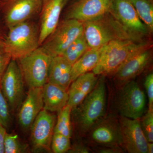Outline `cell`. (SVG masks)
Instances as JSON below:
<instances>
[{
	"instance_id": "obj_1",
	"label": "cell",
	"mask_w": 153,
	"mask_h": 153,
	"mask_svg": "<svg viewBox=\"0 0 153 153\" xmlns=\"http://www.w3.org/2000/svg\"><path fill=\"white\" fill-rule=\"evenodd\" d=\"M83 33L89 48H98L116 40L147 41L127 30L110 13L83 23Z\"/></svg>"
},
{
	"instance_id": "obj_2",
	"label": "cell",
	"mask_w": 153,
	"mask_h": 153,
	"mask_svg": "<svg viewBox=\"0 0 153 153\" xmlns=\"http://www.w3.org/2000/svg\"><path fill=\"white\" fill-rule=\"evenodd\" d=\"M100 76L92 91L71 110L74 122L81 134H85L93 125L105 114V76Z\"/></svg>"
},
{
	"instance_id": "obj_3",
	"label": "cell",
	"mask_w": 153,
	"mask_h": 153,
	"mask_svg": "<svg viewBox=\"0 0 153 153\" xmlns=\"http://www.w3.org/2000/svg\"><path fill=\"white\" fill-rule=\"evenodd\" d=\"M152 44L147 41L114 40L102 47L99 60L92 71L96 75L113 74L130 56L143 47Z\"/></svg>"
},
{
	"instance_id": "obj_4",
	"label": "cell",
	"mask_w": 153,
	"mask_h": 153,
	"mask_svg": "<svg viewBox=\"0 0 153 153\" xmlns=\"http://www.w3.org/2000/svg\"><path fill=\"white\" fill-rule=\"evenodd\" d=\"M8 29L5 50L12 59L19 60L40 47L39 30L33 22L26 21Z\"/></svg>"
},
{
	"instance_id": "obj_5",
	"label": "cell",
	"mask_w": 153,
	"mask_h": 153,
	"mask_svg": "<svg viewBox=\"0 0 153 153\" xmlns=\"http://www.w3.org/2000/svg\"><path fill=\"white\" fill-rule=\"evenodd\" d=\"M52 57L40 46L18 60L23 78L29 88L42 87L48 82Z\"/></svg>"
},
{
	"instance_id": "obj_6",
	"label": "cell",
	"mask_w": 153,
	"mask_h": 153,
	"mask_svg": "<svg viewBox=\"0 0 153 153\" xmlns=\"http://www.w3.org/2000/svg\"><path fill=\"white\" fill-rule=\"evenodd\" d=\"M83 23L72 19H64L41 45L52 57L61 55L70 44L83 33Z\"/></svg>"
},
{
	"instance_id": "obj_7",
	"label": "cell",
	"mask_w": 153,
	"mask_h": 153,
	"mask_svg": "<svg viewBox=\"0 0 153 153\" xmlns=\"http://www.w3.org/2000/svg\"><path fill=\"white\" fill-rule=\"evenodd\" d=\"M117 105L120 116L140 119L145 113L146 97L144 91L134 80L119 87Z\"/></svg>"
},
{
	"instance_id": "obj_8",
	"label": "cell",
	"mask_w": 153,
	"mask_h": 153,
	"mask_svg": "<svg viewBox=\"0 0 153 153\" xmlns=\"http://www.w3.org/2000/svg\"><path fill=\"white\" fill-rule=\"evenodd\" d=\"M1 12L6 27L8 29L15 25L29 21L40 14L41 0H1Z\"/></svg>"
},
{
	"instance_id": "obj_9",
	"label": "cell",
	"mask_w": 153,
	"mask_h": 153,
	"mask_svg": "<svg viewBox=\"0 0 153 153\" xmlns=\"http://www.w3.org/2000/svg\"><path fill=\"white\" fill-rule=\"evenodd\" d=\"M85 135L95 146H121L124 148L119 120L114 116L103 117Z\"/></svg>"
},
{
	"instance_id": "obj_10",
	"label": "cell",
	"mask_w": 153,
	"mask_h": 153,
	"mask_svg": "<svg viewBox=\"0 0 153 153\" xmlns=\"http://www.w3.org/2000/svg\"><path fill=\"white\" fill-rule=\"evenodd\" d=\"M24 80L17 60L11 59L1 80L0 89L13 111L23 102L25 95Z\"/></svg>"
},
{
	"instance_id": "obj_11",
	"label": "cell",
	"mask_w": 153,
	"mask_h": 153,
	"mask_svg": "<svg viewBox=\"0 0 153 153\" xmlns=\"http://www.w3.org/2000/svg\"><path fill=\"white\" fill-rule=\"evenodd\" d=\"M152 46L149 44L134 52L113 74L118 87L133 80L148 68L152 59Z\"/></svg>"
},
{
	"instance_id": "obj_12",
	"label": "cell",
	"mask_w": 153,
	"mask_h": 153,
	"mask_svg": "<svg viewBox=\"0 0 153 153\" xmlns=\"http://www.w3.org/2000/svg\"><path fill=\"white\" fill-rule=\"evenodd\" d=\"M109 13L124 27L133 34L144 39L151 35L130 0H113Z\"/></svg>"
},
{
	"instance_id": "obj_13",
	"label": "cell",
	"mask_w": 153,
	"mask_h": 153,
	"mask_svg": "<svg viewBox=\"0 0 153 153\" xmlns=\"http://www.w3.org/2000/svg\"><path fill=\"white\" fill-rule=\"evenodd\" d=\"M56 116L46 110L40 111L31 126V140L35 151L51 150Z\"/></svg>"
},
{
	"instance_id": "obj_14",
	"label": "cell",
	"mask_w": 153,
	"mask_h": 153,
	"mask_svg": "<svg viewBox=\"0 0 153 153\" xmlns=\"http://www.w3.org/2000/svg\"><path fill=\"white\" fill-rule=\"evenodd\" d=\"M113 0H76L68 7L65 19L82 23L94 20L109 13Z\"/></svg>"
},
{
	"instance_id": "obj_15",
	"label": "cell",
	"mask_w": 153,
	"mask_h": 153,
	"mask_svg": "<svg viewBox=\"0 0 153 153\" xmlns=\"http://www.w3.org/2000/svg\"><path fill=\"white\" fill-rule=\"evenodd\" d=\"M123 146L129 153H147L148 141L142 129L140 119L120 116Z\"/></svg>"
},
{
	"instance_id": "obj_16",
	"label": "cell",
	"mask_w": 153,
	"mask_h": 153,
	"mask_svg": "<svg viewBox=\"0 0 153 153\" xmlns=\"http://www.w3.org/2000/svg\"><path fill=\"white\" fill-rule=\"evenodd\" d=\"M39 44L41 46L59 23L61 12L69 0H41Z\"/></svg>"
},
{
	"instance_id": "obj_17",
	"label": "cell",
	"mask_w": 153,
	"mask_h": 153,
	"mask_svg": "<svg viewBox=\"0 0 153 153\" xmlns=\"http://www.w3.org/2000/svg\"><path fill=\"white\" fill-rule=\"evenodd\" d=\"M22 104L18 114L19 123L22 128L27 129L44 108L43 87L30 88Z\"/></svg>"
},
{
	"instance_id": "obj_18",
	"label": "cell",
	"mask_w": 153,
	"mask_h": 153,
	"mask_svg": "<svg viewBox=\"0 0 153 153\" xmlns=\"http://www.w3.org/2000/svg\"><path fill=\"white\" fill-rule=\"evenodd\" d=\"M98 77L92 71L80 75L71 82L67 105L72 109L80 104L95 87Z\"/></svg>"
},
{
	"instance_id": "obj_19",
	"label": "cell",
	"mask_w": 153,
	"mask_h": 153,
	"mask_svg": "<svg viewBox=\"0 0 153 153\" xmlns=\"http://www.w3.org/2000/svg\"><path fill=\"white\" fill-rule=\"evenodd\" d=\"M72 65L62 55L52 57L49 70L48 82L68 90L72 81Z\"/></svg>"
},
{
	"instance_id": "obj_20",
	"label": "cell",
	"mask_w": 153,
	"mask_h": 153,
	"mask_svg": "<svg viewBox=\"0 0 153 153\" xmlns=\"http://www.w3.org/2000/svg\"><path fill=\"white\" fill-rule=\"evenodd\" d=\"M43 109L59 112L68 101V91L53 83L47 82L43 86Z\"/></svg>"
},
{
	"instance_id": "obj_21",
	"label": "cell",
	"mask_w": 153,
	"mask_h": 153,
	"mask_svg": "<svg viewBox=\"0 0 153 153\" xmlns=\"http://www.w3.org/2000/svg\"><path fill=\"white\" fill-rule=\"evenodd\" d=\"M102 47L89 48L72 65L71 70L72 82L80 75L92 71L98 63Z\"/></svg>"
},
{
	"instance_id": "obj_22",
	"label": "cell",
	"mask_w": 153,
	"mask_h": 153,
	"mask_svg": "<svg viewBox=\"0 0 153 153\" xmlns=\"http://www.w3.org/2000/svg\"><path fill=\"white\" fill-rule=\"evenodd\" d=\"M142 22L151 35L153 32V0H130Z\"/></svg>"
},
{
	"instance_id": "obj_23",
	"label": "cell",
	"mask_w": 153,
	"mask_h": 153,
	"mask_svg": "<svg viewBox=\"0 0 153 153\" xmlns=\"http://www.w3.org/2000/svg\"><path fill=\"white\" fill-rule=\"evenodd\" d=\"M89 48L82 33L69 45L61 55L72 65Z\"/></svg>"
},
{
	"instance_id": "obj_24",
	"label": "cell",
	"mask_w": 153,
	"mask_h": 153,
	"mask_svg": "<svg viewBox=\"0 0 153 153\" xmlns=\"http://www.w3.org/2000/svg\"><path fill=\"white\" fill-rule=\"evenodd\" d=\"M72 108L66 105L58 112L54 133L61 134L71 138L72 135L71 117Z\"/></svg>"
},
{
	"instance_id": "obj_25",
	"label": "cell",
	"mask_w": 153,
	"mask_h": 153,
	"mask_svg": "<svg viewBox=\"0 0 153 153\" xmlns=\"http://www.w3.org/2000/svg\"><path fill=\"white\" fill-rule=\"evenodd\" d=\"M4 153H23L26 152L27 146L22 142L16 134H6L4 140Z\"/></svg>"
},
{
	"instance_id": "obj_26",
	"label": "cell",
	"mask_w": 153,
	"mask_h": 153,
	"mask_svg": "<svg viewBox=\"0 0 153 153\" xmlns=\"http://www.w3.org/2000/svg\"><path fill=\"white\" fill-rule=\"evenodd\" d=\"M71 148L70 138L58 133H54L51 142V149L55 153H64Z\"/></svg>"
},
{
	"instance_id": "obj_27",
	"label": "cell",
	"mask_w": 153,
	"mask_h": 153,
	"mask_svg": "<svg viewBox=\"0 0 153 153\" xmlns=\"http://www.w3.org/2000/svg\"><path fill=\"white\" fill-rule=\"evenodd\" d=\"M144 134L149 142H153V110L148 109L140 119Z\"/></svg>"
},
{
	"instance_id": "obj_28",
	"label": "cell",
	"mask_w": 153,
	"mask_h": 153,
	"mask_svg": "<svg viewBox=\"0 0 153 153\" xmlns=\"http://www.w3.org/2000/svg\"><path fill=\"white\" fill-rule=\"evenodd\" d=\"M11 123L10 108L0 89V123L7 129Z\"/></svg>"
},
{
	"instance_id": "obj_29",
	"label": "cell",
	"mask_w": 153,
	"mask_h": 153,
	"mask_svg": "<svg viewBox=\"0 0 153 153\" xmlns=\"http://www.w3.org/2000/svg\"><path fill=\"white\" fill-rule=\"evenodd\" d=\"M144 86L148 99L149 108L150 110H153V73H149L146 76L144 81Z\"/></svg>"
},
{
	"instance_id": "obj_30",
	"label": "cell",
	"mask_w": 153,
	"mask_h": 153,
	"mask_svg": "<svg viewBox=\"0 0 153 153\" xmlns=\"http://www.w3.org/2000/svg\"><path fill=\"white\" fill-rule=\"evenodd\" d=\"M96 152L100 153H122L124 152L123 148L121 146H95Z\"/></svg>"
},
{
	"instance_id": "obj_31",
	"label": "cell",
	"mask_w": 153,
	"mask_h": 153,
	"mask_svg": "<svg viewBox=\"0 0 153 153\" xmlns=\"http://www.w3.org/2000/svg\"><path fill=\"white\" fill-rule=\"evenodd\" d=\"M12 58L7 53L0 55V83Z\"/></svg>"
},
{
	"instance_id": "obj_32",
	"label": "cell",
	"mask_w": 153,
	"mask_h": 153,
	"mask_svg": "<svg viewBox=\"0 0 153 153\" xmlns=\"http://www.w3.org/2000/svg\"><path fill=\"white\" fill-rule=\"evenodd\" d=\"M89 148L85 145L78 144L74 145L72 148H71L68 152L70 153H88L90 152Z\"/></svg>"
},
{
	"instance_id": "obj_33",
	"label": "cell",
	"mask_w": 153,
	"mask_h": 153,
	"mask_svg": "<svg viewBox=\"0 0 153 153\" xmlns=\"http://www.w3.org/2000/svg\"><path fill=\"white\" fill-rule=\"evenodd\" d=\"M7 129L0 123V153H4V140Z\"/></svg>"
},
{
	"instance_id": "obj_34",
	"label": "cell",
	"mask_w": 153,
	"mask_h": 153,
	"mask_svg": "<svg viewBox=\"0 0 153 153\" xmlns=\"http://www.w3.org/2000/svg\"><path fill=\"white\" fill-rule=\"evenodd\" d=\"M6 53L5 50L4 40L0 38V55Z\"/></svg>"
},
{
	"instance_id": "obj_35",
	"label": "cell",
	"mask_w": 153,
	"mask_h": 153,
	"mask_svg": "<svg viewBox=\"0 0 153 153\" xmlns=\"http://www.w3.org/2000/svg\"><path fill=\"white\" fill-rule=\"evenodd\" d=\"M153 153V143L149 142L147 145V153Z\"/></svg>"
}]
</instances>
